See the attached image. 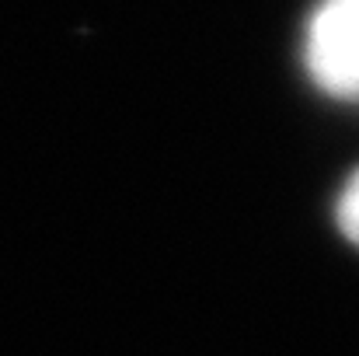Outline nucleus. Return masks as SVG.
I'll list each match as a JSON object with an SVG mask.
<instances>
[{
    "label": "nucleus",
    "mask_w": 359,
    "mask_h": 356,
    "mask_svg": "<svg viewBox=\"0 0 359 356\" xmlns=\"http://www.w3.org/2000/svg\"><path fill=\"white\" fill-rule=\"evenodd\" d=\"M307 60L325 91L359 95V0H328L321 7Z\"/></svg>",
    "instance_id": "1"
},
{
    "label": "nucleus",
    "mask_w": 359,
    "mask_h": 356,
    "mask_svg": "<svg viewBox=\"0 0 359 356\" xmlns=\"http://www.w3.org/2000/svg\"><path fill=\"white\" fill-rule=\"evenodd\" d=\"M339 224H342V231L359 244V175L349 182V189L342 192V203H339Z\"/></svg>",
    "instance_id": "2"
}]
</instances>
